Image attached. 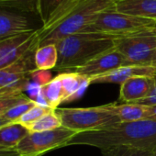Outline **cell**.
Wrapping results in <instances>:
<instances>
[{
  "instance_id": "6da1fadb",
  "label": "cell",
  "mask_w": 156,
  "mask_h": 156,
  "mask_svg": "<svg viewBox=\"0 0 156 156\" xmlns=\"http://www.w3.org/2000/svg\"><path fill=\"white\" fill-rule=\"evenodd\" d=\"M116 0H68L39 30V47L56 44L81 32L101 12L114 7Z\"/></svg>"
},
{
  "instance_id": "7a4b0ae2",
  "label": "cell",
  "mask_w": 156,
  "mask_h": 156,
  "mask_svg": "<svg viewBox=\"0 0 156 156\" xmlns=\"http://www.w3.org/2000/svg\"><path fill=\"white\" fill-rule=\"evenodd\" d=\"M70 145H89L100 150L115 146H129L154 152L156 151V120L119 122L106 129L77 133L64 147Z\"/></svg>"
},
{
  "instance_id": "3957f363",
  "label": "cell",
  "mask_w": 156,
  "mask_h": 156,
  "mask_svg": "<svg viewBox=\"0 0 156 156\" xmlns=\"http://www.w3.org/2000/svg\"><path fill=\"white\" fill-rule=\"evenodd\" d=\"M118 36L98 32H79L59 41L55 45L58 62L54 70H75L98 55L115 49Z\"/></svg>"
},
{
  "instance_id": "277c9868",
  "label": "cell",
  "mask_w": 156,
  "mask_h": 156,
  "mask_svg": "<svg viewBox=\"0 0 156 156\" xmlns=\"http://www.w3.org/2000/svg\"><path fill=\"white\" fill-rule=\"evenodd\" d=\"M62 126L77 133L108 129L120 120L110 104L93 108H56Z\"/></svg>"
},
{
  "instance_id": "5b68a950",
  "label": "cell",
  "mask_w": 156,
  "mask_h": 156,
  "mask_svg": "<svg viewBox=\"0 0 156 156\" xmlns=\"http://www.w3.org/2000/svg\"><path fill=\"white\" fill-rule=\"evenodd\" d=\"M156 27V21L116 11L113 8L99 13L81 32H98L123 37Z\"/></svg>"
},
{
  "instance_id": "8992f818",
  "label": "cell",
  "mask_w": 156,
  "mask_h": 156,
  "mask_svg": "<svg viewBox=\"0 0 156 156\" xmlns=\"http://www.w3.org/2000/svg\"><path fill=\"white\" fill-rule=\"evenodd\" d=\"M115 49L133 65L152 66L156 52V35L150 29L119 37L116 40Z\"/></svg>"
},
{
  "instance_id": "52a82bcc",
  "label": "cell",
  "mask_w": 156,
  "mask_h": 156,
  "mask_svg": "<svg viewBox=\"0 0 156 156\" xmlns=\"http://www.w3.org/2000/svg\"><path fill=\"white\" fill-rule=\"evenodd\" d=\"M76 134L77 132L62 126L47 131L29 132L16 150L21 156H41L49 151L63 148Z\"/></svg>"
},
{
  "instance_id": "ba28073f",
  "label": "cell",
  "mask_w": 156,
  "mask_h": 156,
  "mask_svg": "<svg viewBox=\"0 0 156 156\" xmlns=\"http://www.w3.org/2000/svg\"><path fill=\"white\" fill-rule=\"evenodd\" d=\"M33 50L15 63L0 69V94H19L27 90L36 71Z\"/></svg>"
},
{
  "instance_id": "9c48e42d",
  "label": "cell",
  "mask_w": 156,
  "mask_h": 156,
  "mask_svg": "<svg viewBox=\"0 0 156 156\" xmlns=\"http://www.w3.org/2000/svg\"><path fill=\"white\" fill-rule=\"evenodd\" d=\"M42 26L38 14L0 5V41L21 33L39 30Z\"/></svg>"
},
{
  "instance_id": "30bf717a",
  "label": "cell",
  "mask_w": 156,
  "mask_h": 156,
  "mask_svg": "<svg viewBox=\"0 0 156 156\" xmlns=\"http://www.w3.org/2000/svg\"><path fill=\"white\" fill-rule=\"evenodd\" d=\"M39 48V30L15 35L0 41V69L6 68Z\"/></svg>"
},
{
  "instance_id": "8fae6325",
  "label": "cell",
  "mask_w": 156,
  "mask_h": 156,
  "mask_svg": "<svg viewBox=\"0 0 156 156\" xmlns=\"http://www.w3.org/2000/svg\"><path fill=\"white\" fill-rule=\"evenodd\" d=\"M131 64L119 51L116 49L104 52L91 60L87 64L73 70L87 79L107 74L122 66H129Z\"/></svg>"
},
{
  "instance_id": "7c38bea8",
  "label": "cell",
  "mask_w": 156,
  "mask_h": 156,
  "mask_svg": "<svg viewBox=\"0 0 156 156\" xmlns=\"http://www.w3.org/2000/svg\"><path fill=\"white\" fill-rule=\"evenodd\" d=\"M154 87L153 76H135L120 85L119 101L122 103H136L147 98Z\"/></svg>"
},
{
  "instance_id": "4fadbf2b",
  "label": "cell",
  "mask_w": 156,
  "mask_h": 156,
  "mask_svg": "<svg viewBox=\"0 0 156 156\" xmlns=\"http://www.w3.org/2000/svg\"><path fill=\"white\" fill-rule=\"evenodd\" d=\"M156 74V67L129 65L122 66L107 74L94 77L89 79L90 84H119L121 85L129 78L135 76H154Z\"/></svg>"
},
{
  "instance_id": "5bb4252c",
  "label": "cell",
  "mask_w": 156,
  "mask_h": 156,
  "mask_svg": "<svg viewBox=\"0 0 156 156\" xmlns=\"http://www.w3.org/2000/svg\"><path fill=\"white\" fill-rule=\"evenodd\" d=\"M113 9L124 14L156 21V0H116Z\"/></svg>"
},
{
  "instance_id": "9a60e30c",
  "label": "cell",
  "mask_w": 156,
  "mask_h": 156,
  "mask_svg": "<svg viewBox=\"0 0 156 156\" xmlns=\"http://www.w3.org/2000/svg\"><path fill=\"white\" fill-rule=\"evenodd\" d=\"M59 76L63 89V102L72 101L79 98L88 85H90L88 79L75 72L62 73Z\"/></svg>"
},
{
  "instance_id": "2e32d148",
  "label": "cell",
  "mask_w": 156,
  "mask_h": 156,
  "mask_svg": "<svg viewBox=\"0 0 156 156\" xmlns=\"http://www.w3.org/2000/svg\"><path fill=\"white\" fill-rule=\"evenodd\" d=\"M120 122H133L149 119V106L136 103L110 104Z\"/></svg>"
},
{
  "instance_id": "e0dca14e",
  "label": "cell",
  "mask_w": 156,
  "mask_h": 156,
  "mask_svg": "<svg viewBox=\"0 0 156 156\" xmlns=\"http://www.w3.org/2000/svg\"><path fill=\"white\" fill-rule=\"evenodd\" d=\"M29 132L25 126L17 122L0 127V147L16 149Z\"/></svg>"
},
{
  "instance_id": "ac0fdd59",
  "label": "cell",
  "mask_w": 156,
  "mask_h": 156,
  "mask_svg": "<svg viewBox=\"0 0 156 156\" xmlns=\"http://www.w3.org/2000/svg\"><path fill=\"white\" fill-rule=\"evenodd\" d=\"M36 70L49 71L55 69L58 62V51L55 44H47L37 49L34 56Z\"/></svg>"
},
{
  "instance_id": "d6986e66",
  "label": "cell",
  "mask_w": 156,
  "mask_h": 156,
  "mask_svg": "<svg viewBox=\"0 0 156 156\" xmlns=\"http://www.w3.org/2000/svg\"><path fill=\"white\" fill-rule=\"evenodd\" d=\"M40 92L41 93L47 103V106L50 108H58V106L63 102V89L59 74L52 78L46 85L41 87Z\"/></svg>"
},
{
  "instance_id": "ffe728a7",
  "label": "cell",
  "mask_w": 156,
  "mask_h": 156,
  "mask_svg": "<svg viewBox=\"0 0 156 156\" xmlns=\"http://www.w3.org/2000/svg\"><path fill=\"white\" fill-rule=\"evenodd\" d=\"M62 127V121L54 109L48 111L34 122L26 126L30 132H40L55 129Z\"/></svg>"
},
{
  "instance_id": "44dd1931",
  "label": "cell",
  "mask_w": 156,
  "mask_h": 156,
  "mask_svg": "<svg viewBox=\"0 0 156 156\" xmlns=\"http://www.w3.org/2000/svg\"><path fill=\"white\" fill-rule=\"evenodd\" d=\"M68 0H39L38 15L41 18L43 25Z\"/></svg>"
},
{
  "instance_id": "7402d4cb",
  "label": "cell",
  "mask_w": 156,
  "mask_h": 156,
  "mask_svg": "<svg viewBox=\"0 0 156 156\" xmlns=\"http://www.w3.org/2000/svg\"><path fill=\"white\" fill-rule=\"evenodd\" d=\"M102 151L103 156H151L152 151L129 146H115Z\"/></svg>"
},
{
  "instance_id": "603a6c76",
  "label": "cell",
  "mask_w": 156,
  "mask_h": 156,
  "mask_svg": "<svg viewBox=\"0 0 156 156\" xmlns=\"http://www.w3.org/2000/svg\"><path fill=\"white\" fill-rule=\"evenodd\" d=\"M37 103L33 100L30 99L28 102L17 105L13 108H11L10 109H9L8 111H6L5 113L0 115V119H2L4 120H7L9 123H15L17 122L27 111H29L32 107H34Z\"/></svg>"
},
{
  "instance_id": "cb8c5ba5",
  "label": "cell",
  "mask_w": 156,
  "mask_h": 156,
  "mask_svg": "<svg viewBox=\"0 0 156 156\" xmlns=\"http://www.w3.org/2000/svg\"><path fill=\"white\" fill-rule=\"evenodd\" d=\"M30 98L24 93L19 94H0V115L5 113L11 108L30 101Z\"/></svg>"
},
{
  "instance_id": "d4e9b609",
  "label": "cell",
  "mask_w": 156,
  "mask_h": 156,
  "mask_svg": "<svg viewBox=\"0 0 156 156\" xmlns=\"http://www.w3.org/2000/svg\"><path fill=\"white\" fill-rule=\"evenodd\" d=\"M39 0H0V5L38 14Z\"/></svg>"
},
{
  "instance_id": "484cf974",
  "label": "cell",
  "mask_w": 156,
  "mask_h": 156,
  "mask_svg": "<svg viewBox=\"0 0 156 156\" xmlns=\"http://www.w3.org/2000/svg\"><path fill=\"white\" fill-rule=\"evenodd\" d=\"M51 110V108H46V107H42L41 105L36 104L34 107H32L29 111H27L18 121L17 123H20L23 126H28L29 124L34 122L35 120H37L38 119H40L41 116H43L44 114H46L48 111ZM55 110V109H54Z\"/></svg>"
},
{
  "instance_id": "4316f807",
  "label": "cell",
  "mask_w": 156,
  "mask_h": 156,
  "mask_svg": "<svg viewBox=\"0 0 156 156\" xmlns=\"http://www.w3.org/2000/svg\"><path fill=\"white\" fill-rule=\"evenodd\" d=\"M31 80H33L35 83L39 84L40 87H42L46 85L48 82H50L51 79V75L47 71H34L31 73Z\"/></svg>"
},
{
  "instance_id": "83f0119b",
  "label": "cell",
  "mask_w": 156,
  "mask_h": 156,
  "mask_svg": "<svg viewBox=\"0 0 156 156\" xmlns=\"http://www.w3.org/2000/svg\"><path fill=\"white\" fill-rule=\"evenodd\" d=\"M153 79H154V87H153V90H152L151 94L147 98L136 102V104H140V105H144V106L156 105V74L153 76Z\"/></svg>"
},
{
  "instance_id": "f1b7e54d",
  "label": "cell",
  "mask_w": 156,
  "mask_h": 156,
  "mask_svg": "<svg viewBox=\"0 0 156 156\" xmlns=\"http://www.w3.org/2000/svg\"><path fill=\"white\" fill-rule=\"evenodd\" d=\"M0 156H21L16 149H8L0 147Z\"/></svg>"
},
{
  "instance_id": "f546056e",
  "label": "cell",
  "mask_w": 156,
  "mask_h": 156,
  "mask_svg": "<svg viewBox=\"0 0 156 156\" xmlns=\"http://www.w3.org/2000/svg\"><path fill=\"white\" fill-rule=\"evenodd\" d=\"M149 107H150V110H149V119H148L156 120V105L149 106Z\"/></svg>"
},
{
  "instance_id": "4dcf8cb0",
  "label": "cell",
  "mask_w": 156,
  "mask_h": 156,
  "mask_svg": "<svg viewBox=\"0 0 156 156\" xmlns=\"http://www.w3.org/2000/svg\"><path fill=\"white\" fill-rule=\"evenodd\" d=\"M7 124H9V122H8L7 120H4L2 119H0V127H2L4 125H7Z\"/></svg>"
},
{
  "instance_id": "1f68e13d",
  "label": "cell",
  "mask_w": 156,
  "mask_h": 156,
  "mask_svg": "<svg viewBox=\"0 0 156 156\" xmlns=\"http://www.w3.org/2000/svg\"><path fill=\"white\" fill-rule=\"evenodd\" d=\"M152 66L156 67V52H155V56H154V59H153V62H152Z\"/></svg>"
},
{
  "instance_id": "d6a6232c",
  "label": "cell",
  "mask_w": 156,
  "mask_h": 156,
  "mask_svg": "<svg viewBox=\"0 0 156 156\" xmlns=\"http://www.w3.org/2000/svg\"><path fill=\"white\" fill-rule=\"evenodd\" d=\"M151 30H152V31L154 32V34L156 35V27H154V28H152V29H151Z\"/></svg>"
},
{
  "instance_id": "836d02e7",
  "label": "cell",
  "mask_w": 156,
  "mask_h": 156,
  "mask_svg": "<svg viewBox=\"0 0 156 156\" xmlns=\"http://www.w3.org/2000/svg\"><path fill=\"white\" fill-rule=\"evenodd\" d=\"M151 156H156V151L152 153V155H151Z\"/></svg>"
}]
</instances>
